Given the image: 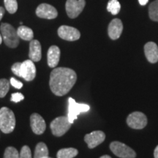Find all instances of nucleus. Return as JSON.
I'll return each instance as SVG.
<instances>
[{"label": "nucleus", "mask_w": 158, "mask_h": 158, "mask_svg": "<svg viewBox=\"0 0 158 158\" xmlns=\"http://www.w3.org/2000/svg\"><path fill=\"white\" fill-rule=\"evenodd\" d=\"M19 158H31V149L28 146H23L21 148V152L19 155Z\"/></svg>", "instance_id": "obj_26"}, {"label": "nucleus", "mask_w": 158, "mask_h": 158, "mask_svg": "<svg viewBox=\"0 0 158 158\" xmlns=\"http://www.w3.org/2000/svg\"><path fill=\"white\" fill-rule=\"evenodd\" d=\"M10 83L11 85L13 86V87L19 89H21L23 87L22 83H21V81H18L17 79H15L14 78H10Z\"/></svg>", "instance_id": "obj_29"}, {"label": "nucleus", "mask_w": 158, "mask_h": 158, "mask_svg": "<svg viewBox=\"0 0 158 158\" xmlns=\"http://www.w3.org/2000/svg\"><path fill=\"white\" fill-rule=\"evenodd\" d=\"M36 15L39 18H41V19H54L58 15V12L52 5L43 3L37 7Z\"/></svg>", "instance_id": "obj_12"}, {"label": "nucleus", "mask_w": 158, "mask_h": 158, "mask_svg": "<svg viewBox=\"0 0 158 158\" xmlns=\"http://www.w3.org/2000/svg\"><path fill=\"white\" fill-rule=\"evenodd\" d=\"M2 40H3L2 36V35H0V45H1V43H2Z\"/></svg>", "instance_id": "obj_34"}, {"label": "nucleus", "mask_w": 158, "mask_h": 158, "mask_svg": "<svg viewBox=\"0 0 158 158\" xmlns=\"http://www.w3.org/2000/svg\"><path fill=\"white\" fill-rule=\"evenodd\" d=\"M106 139V134L101 130H96L92 132L91 133L86 134L84 136V141L87 143L88 147L89 149H94Z\"/></svg>", "instance_id": "obj_11"}, {"label": "nucleus", "mask_w": 158, "mask_h": 158, "mask_svg": "<svg viewBox=\"0 0 158 158\" xmlns=\"http://www.w3.org/2000/svg\"><path fill=\"white\" fill-rule=\"evenodd\" d=\"M138 2H139L140 5L143 6V5H147V4L148 3V2H149V0H138Z\"/></svg>", "instance_id": "obj_31"}, {"label": "nucleus", "mask_w": 158, "mask_h": 158, "mask_svg": "<svg viewBox=\"0 0 158 158\" xmlns=\"http://www.w3.org/2000/svg\"><path fill=\"white\" fill-rule=\"evenodd\" d=\"M30 124L33 133L37 135L43 134L46 128V124L44 118L37 113H34L31 115Z\"/></svg>", "instance_id": "obj_13"}, {"label": "nucleus", "mask_w": 158, "mask_h": 158, "mask_svg": "<svg viewBox=\"0 0 158 158\" xmlns=\"http://www.w3.org/2000/svg\"><path fill=\"white\" fill-rule=\"evenodd\" d=\"M5 8L8 13L13 14L18 10L17 0H4Z\"/></svg>", "instance_id": "obj_23"}, {"label": "nucleus", "mask_w": 158, "mask_h": 158, "mask_svg": "<svg viewBox=\"0 0 158 158\" xmlns=\"http://www.w3.org/2000/svg\"><path fill=\"white\" fill-rule=\"evenodd\" d=\"M60 59V49L56 45H52L48 51V64L51 68H56Z\"/></svg>", "instance_id": "obj_17"}, {"label": "nucleus", "mask_w": 158, "mask_h": 158, "mask_svg": "<svg viewBox=\"0 0 158 158\" xmlns=\"http://www.w3.org/2000/svg\"><path fill=\"white\" fill-rule=\"evenodd\" d=\"M149 15L151 20L158 22V0H155L150 4L149 7Z\"/></svg>", "instance_id": "obj_22"}, {"label": "nucleus", "mask_w": 158, "mask_h": 158, "mask_svg": "<svg viewBox=\"0 0 158 158\" xmlns=\"http://www.w3.org/2000/svg\"><path fill=\"white\" fill-rule=\"evenodd\" d=\"M4 14H5V9L2 7H0V21L2 19Z\"/></svg>", "instance_id": "obj_30"}, {"label": "nucleus", "mask_w": 158, "mask_h": 158, "mask_svg": "<svg viewBox=\"0 0 158 158\" xmlns=\"http://www.w3.org/2000/svg\"><path fill=\"white\" fill-rule=\"evenodd\" d=\"M15 127V117L13 110L7 107L0 109V130L4 133H10Z\"/></svg>", "instance_id": "obj_2"}, {"label": "nucleus", "mask_w": 158, "mask_h": 158, "mask_svg": "<svg viewBox=\"0 0 158 158\" xmlns=\"http://www.w3.org/2000/svg\"><path fill=\"white\" fill-rule=\"evenodd\" d=\"M107 10L112 15H117L121 10V5L118 0H110L108 2Z\"/></svg>", "instance_id": "obj_21"}, {"label": "nucleus", "mask_w": 158, "mask_h": 158, "mask_svg": "<svg viewBox=\"0 0 158 158\" xmlns=\"http://www.w3.org/2000/svg\"><path fill=\"white\" fill-rule=\"evenodd\" d=\"M17 34L19 35V38L23 40L31 41L34 37V33L32 29L25 26H21L17 29Z\"/></svg>", "instance_id": "obj_18"}, {"label": "nucleus", "mask_w": 158, "mask_h": 158, "mask_svg": "<svg viewBox=\"0 0 158 158\" xmlns=\"http://www.w3.org/2000/svg\"><path fill=\"white\" fill-rule=\"evenodd\" d=\"M24 99V96L21 93L16 92V93H13L11 94V100L14 102H19Z\"/></svg>", "instance_id": "obj_27"}, {"label": "nucleus", "mask_w": 158, "mask_h": 158, "mask_svg": "<svg viewBox=\"0 0 158 158\" xmlns=\"http://www.w3.org/2000/svg\"><path fill=\"white\" fill-rule=\"evenodd\" d=\"M29 59L33 62H39L42 57L40 43L37 40H31L29 45Z\"/></svg>", "instance_id": "obj_16"}, {"label": "nucleus", "mask_w": 158, "mask_h": 158, "mask_svg": "<svg viewBox=\"0 0 158 158\" xmlns=\"http://www.w3.org/2000/svg\"><path fill=\"white\" fill-rule=\"evenodd\" d=\"M144 53L147 60L150 63L158 62V47L154 42H149L144 45Z\"/></svg>", "instance_id": "obj_15"}, {"label": "nucleus", "mask_w": 158, "mask_h": 158, "mask_svg": "<svg viewBox=\"0 0 158 158\" xmlns=\"http://www.w3.org/2000/svg\"><path fill=\"white\" fill-rule=\"evenodd\" d=\"M0 30L5 45L12 48H16L19 44V37L14 27L7 23H3Z\"/></svg>", "instance_id": "obj_3"}, {"label": "nucleus", "mask_w": 158, "mask_h": 158, "mask_svg": "<svg viewBox=\"0 0 158 158\" xmlns=\"http://www.w3.org/2000/svg\"><path fill=\"white\" fill-rule=\"evenodd\" d=\"M21 62H16L12 66V71L15 76L20 77V70H21Z\"/></svg>", "instance_id": "obj_28"}, {"label": "nucleus", "mask_w": 158, "mask_h": 158, "mask_svg": "<svg viewBox=\"0 0 158 158\" xmlns=\"http://www.w3.org/2000/svg\"><path fill=\"white\" fill-rule=\"evenodd\" d=\"M46 158H52V157H46Z\"/></svg>", "instance_id": "obj_35"}, {"label": "nucleus", "mask_w": 158, "mask_h": 158, "mask_svg": "<svg viewBox=\"0 0 158 158\" xmlns=\"http://www.w3.org/2000/svg\"><path fill=\"white\" fill-rule=\"evenodd\" d=\"M110 149L120 158H135L136 153L133 149L122 142L114 141L110 144Z\"/></svg>", "instance_id": "obj_6"}, {"label": "nucleus", "mask_w": 158, "mask_h": 158, "mask_svg": "<svg viewBox=\"0 0 158 158\" xmlns=\"http://www.w3.org/2000/svg\"><path fill=\"white\" fill-rule=\"evenodd\" d=\"M77 75L68 68H55L51 73L49 85L51 92L56 96H63L70 92L76 84Z\"/></svg>", "instance_id": "obj_1"}, {"label": "nucleus", "mask_w": 158, "mask_h": 158, "mask_svg": "<svg viewBox=\"0 0 158 158\" xmlns=\"http://www.w3.org/2000/svg\"><path fill=\"white\" fill-rule=\"evenodd\" d=\"M85 5V0H67L65 4L67 14L70 19L78 17L84 10Z\"/></svg>", "instance_id": "obj_8"}, {"label": "nucleus", "mask_w": 158, "mask_h": 158, "mask_svg": "<svg viewBox=\"0 0 158 158\" xmlns=\"http://www.w3.org/2000/svg\"><path fill=\"white\" fill-rule=\"evenodd\" d=\"M90 109L89 105L78 103L73 98H69L68 99V117L71 124L73 123L77 119L78 116L84 112H87Z\"/></svg>", "instance_id": "obj_5"}, {"label": "nucleus", "mask_w": 158, "mask_h": 158, "mask_svg": "<svg viewBox=\"0 0 158 158\" xmlns=\"http://www.w3.org/2000/svg\"><path fill=\"white\" fill-rule=\"evenodd\" d=\"M10 89V82L7 79H0V98L5 97Z\"/></svg>", "instance_id": "obj_24"}, {"label": "nucleus", "mask_w": 158, "mask_h": 158, "mask_svg": "<svg viewBox=\"0 0 158 158\" xmlns=\"http://www.w3.org/2000/svg\"><path fill=\"white\" fill-rule=\"evenodd\" d=\"M78 154V151L75 148H65L59 150L57 152V158H73Z\"/></svg>", "instance_id": "obj_20"}, {"label": "nucleus", "mask_w": 158, "mask_h": 158, "mask_svg": "<svg viewBox=\"0 0 158 158\" xmlns=\"http://www.w3.org/2000/svg\"><path fill=\"white\" fill-rule=\"evenodd\" d=\"M58 35L65 40L76 41L80 38L81 33L74 27L63 25L58 29Z\"/></svg>", "instance_id": "obj_10"}, {"label": "nucleus", "mask_w": 158, "mask_h": 158, "mask_svg": "<svg viewBox=\"0 0 158 158\" xmlns=\"http://www.w3.org/2000/svg\"><path fill=\"white\" fill-rule=\"evenodd\" d=\"M19 155L20 153L15 147H9L5 149L4 158H19Z\"/></svg>", "instance_id": "obj_25"}, {"label": "nucleus", "mask_w": 158, "mask_h": 158, "mask_svg": "<svg viewBox=\"0 0 158 158\" xmlns=\"http://www.w3.org/2000/svg\"><path fill=\"white\" fill-rule=\"evenodd\" d=\"M48 156V149L46 144L40 142L37 144L35 151V157L34 158H46Z\"/></svg>", "instance_id": "obj_19"}, {"label": "nucleus", "mask_w": 158, "mask_h": 158, "mask_svg": "<svg viewBox=\"0 0 158 158\" xmlns=\"http://www.w3.org/2000/svg\"><path fill=\"white\" fill-rule=\"evenodd\" d=\"M71 127V123L68 116H59L51 122L50 127L53 135L61 137L68 131Z\"/></svg>", "instance_id": "obj_4"}, {"label": "nucleus", "mask_w": 158, "mask_h": 158, "mask_svg": "<svg viewBox=\"0 0 158 158\" xmlns=\"http://www.w3.org/2000/svg\"><path fill=\"white\" fill-rule=\"evenodd\" d=\"M154 157L155 158H158V146H157L155 151H154Z\"/></svg>", "instance_id": "obj_32"}, {"label": "nucleus", "mask_w": 158, "mask_h": 158, "mask_svg": "<svg viewBox=\"0 0 158 158\" xmlns=\"http://www.w3.org/2000/svg\"><path fill=\"white\" fill-rule=\"evenodd\" d=\"M127 124L130 127L133 128V129H143L147 124V116L142 112H133L127 116Z\"/></svg>", "instance_id": "obj_7"}, {"label": "nucleus", "mask_w": 158, "mask_h": 158, "mask_svg": "<svg viewBox=\"0 0 158 158\" xmlns=\"http://www.w3.org/2000/svg\"><path fill=\"white\" fill-rule=\"evenodd\" d=\"M123 31V24L122 21L118 19H114L108 25V33L111 40H117L121 36Z\"/></svg>", "instance_id": "obj_14"}, {"label": "nucleus", "mask_w": 158, "mask_h": 158, "mask_svg": "<svg viewBox=\"0 0 158 158\" xmlns=\"http://www.w3.org/2000/svg\"><path fill=\"white\" fill-rule=\"evenodd\" d=\"M35 76H36V68L34 62L31 59H28L21 62L20 77L23 78L27 81H31L34 80Z\"/></svg>", "instance_id": "obj_9"}, {"label": "nucleus", "mask_w": 158, "mask_h": 158, "mask_svg": "<svg viewBox=\"0 0 158 158\" xmlns=\"http://www.w3.org/2000/svg\"><path fill=\"white\" fill-rule=\"evenodd\" d=\"M100 158H111V157H110L109 155H103L102 156V157H100Z\"/></svg>", "instance_id": "obj_33"}]
</instances>
